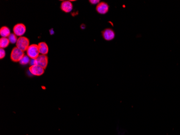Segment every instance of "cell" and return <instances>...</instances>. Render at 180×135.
Here are the masks:
<instances>
[{
	"instance_id": "obj_9",
	"label": "cell",
	"mask_w": 180,
	"mask_h": 135,
	"mask_svg": "<svg viewBox=\"0 0 180 135\" xmlns=\"http://www.w3.org/2000/svg\"><path fill=\"white\" fill-rule=\"evenodd\" d=\"M61 9L65 13H69L73 8L72 4L70 1H65L61 4Z\"/></svg>"
},
{
	"instance_id": "obj_8",
	"label": "cell",
	"mask_w": 180,
	"mask_h": 135,
	"mask_svg": "<svg viewBox=\"0 0 180 135\" xmlns=\"http://www.w3.org/2000/svg\"><path fill=\"white\" fill-rule=\"evenodd\" d=\"M103 37L106 41H111L114 38L115 34L111 29H106L103 32Z\"/></svg>"
},
{
	"instance_id": "obj_12",
	"label": "cell",
	"mask_w": 180,
	"mask_h": 135,
	"mask_svg": "<svg viewBox=\"0 0 180 135\" xmlns=\"http://www.w3.org/2000/svg\"><path fill=\"white\" fill-rule=\"evenodd\" d=\"M10 43V41L8 38L7 37H2L0 39V47L1 48H6L8 47Z\"/></svg>"
},
{
	"instance_id": "obj_1",
	"label": "cell",
	"mask_w": 180,
	"mask_h": 135,
	"mask_svg": "<svg viewBox=\"0 0 180 135\" xmlns=\"http://www.w3.org/2000/svg\"><path fill=\"white\" fill-rule=\"evenodd\" d=\"M24 56V51H23L22 50L19 49L16 47H15L11 51L10 58L11 61H13L14 62H18L22 60Z\"/></svg>"
},
{
	"instance_id": "obj_6",
	"label": "cell",
	"mask_w": 180,
	"mask_h": 135,
	"mask_svg": "<svg viewBox=\"0 0 180 135\" xmlns=\"http://www.w3.org/2000/svg\"><path fill=\"white\" fill-rule=\"evenodd\" d=\"M29 72L31 74L35 76H41L44 72V69H43L41 66H39L37 65H33L31 66L29 68Z\"/></svg>"
},
{
	"instance_id": "obj_14",
	"label": "cell",
	"mask_w": 180,
	"mask_h": 135,
	"mask_svg": "<svg viewBox=\"0 0 180 135\" xmlns=\"http://www.w3.org/2000/svg\"><path fill=\"white\" fill-rule=\"evenodd\" d=\"M30 57L28 55H24L22 60L19 61V63L22 65H26L29 63L30 62Z\"/></svg>"
},
{
	"instance_id": "obj_4",
	"label": "cell",
	"mask_w": 180,
	"mask_h": 135,
	"mask_svg": "<svg viewBox=\"0 0 180 135\" xmlns=\"http://www.w3.org/2000/svg\"><path fill=\"white\" fill-rule=\"evenodd\" d=\"M34 61V65H37L39 66H41L43 69H45L47 68L48 63V58L46 55H39L37 58Z\"/></svg>"
},
{
	"instance_id": "obj_2",
	"label": "cell",
	"mask_w": 180,
	"mask_h": 135,
	"mask_svg": "<svg viewBox=\"0 0 180 135\" xmlns=\"http://www.w3.org/2000/svg\"><path fill=\"white\" fill-rule=\"evenodd\" d=\"M29 43V40L28 38L24 36L19 37L16 42V47L22 50L23 51H25L27 50L28 48L30 46Z\"/></svg>"
},
{
	"instance_id": "obj_16",
	"label": "cell",
	"mask_w": 180,
	"mask_h": 135,
	"mask_svg": "<svg viewBox=\"0 0 180 135\" xmlns=\"http://www.w3.org/2000/svg\"><path fill=\"white\" fill-rule=\"evenodd\" d=\"M90 3H91L93 4H96L97 3H99L100 1L99 0H91V1H90Z\"/></svg>"
},
{
	"instance_id": "obj_11",
	"label": "cell",
	"mask_w": 180,
	"mask_h": 135,
	"mask_svg": "<svg viewBox=\"0 0 180 135\" xmlns=\"http://www.w3.org/2000/svg\"><path fill=\"white\" fill-rule=\"evenodd\" d=\"M10 31L7 27H2L0 29V35L2 37H8L10 35Z\"/></svg>"
},
{
	"instance_id": "obj_13",
	"label": "cell",
	"mask_w": 180,
	"mask_h": 135,
	"mask_svg": "<svg viewBox=\"0 0 180 135\" xmlns=\"http://www.w3.org/2000/svg\"><path fill=\"white\" fill-rule=\"evenodd\" d=\"M8 38L9 40L10 41V43H13V44L16 43L17 41V40H18L16 35H15L14 34H11Z\"/></svg>"
},
{
	"instance_id": "obj_3",
	"label": "cell",
	"mask_w": 180,
	"mask_h": 135,
	"mask_svg": "<svg viewBox=\"0 0 180 135\" xmlns=\"http://www.w3.org/2000/svg\"><path fill=\"white\" fill-rule=\"evenodd\" d=\"M27 55L32 60H35L39 55V47L37 44H31L27 50Z\"/></svg>"
},
{
	"instance_id": "obj_5",
	"label": "cell",
	"mask_w": 180,
	"mask_h": 135,
	"mask_svg": "<svg viewBox=\"0 0 180 135\" xmlns=\"http://www.w3.org/2000/svg\"><path fill=\"white\" fill-rule=\"evenodd\" d=\"M13 31L15 35L17 36H22L25 34L26 31V27L25 25L22 23H18L14 26Z\"/></svg>"
},
{
	"instance_id": "obj_10",
	"label": "cell",
	"mask_w": 180,
	"mask_h": 135,
	"mask_svg": "<svg viewBox=\"0 0 180 135\" xmlns=\"http://www.w3.org/2000/svg\"><path fill=\"white\" fill-rule=\"evenodd\" d=\"M39 52L41 55H46L49 52V48L47 44L45 42H40L38 44Z\"/></svg>"
},
{
	"instance_id": "obj_15",
	"label": "cell",
	"mask_w": 180,
	"mask_h": 135,
	"mask_svg": "<svg viewBox=\"0 0 180 135\" xmlns=\"http://www.w3.org/2000/svg\"><path fill=\"white\" fill-rule=\"evenodd\" d=\"M0 53H1V54H0V58H1V59H2V58H4L5 57V55H6L5 50L2 49V48H1L0 49Z\"/></svg>"
},
{
	"instance_id": "obj_7",
	"label": "cell",
	"mask_w": 180,
	"mask_h": 135,
	"mask_svg": "<svg viewBox=\"0 0 180 135\" xmlns=\"http://www.w3.org/2000/svg\"><path fill=\"white\" fill-rule=\"evenodd\" d=\"M97 11L100 14H105L108 12V6L105 2H100L97 6Z\"/></svg>"
}]
</instances>
